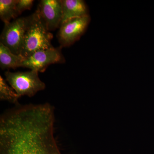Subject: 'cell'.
I'll return each mask as SVG.
<instances>
[{"label":"cell","instance_id":"8fae6325","mask_svg":"<svg viewBox=\"0 0 154 154\" xmlns=\"http://www.w3.org/2000/svg\"><path fill=\"white\" fill-rule=\"evenodd\" d=\"M21 98L14 91V89L9 86L2 76L0 75V99L1 101H5L14 105L19 104V99Z\"/></svg>","mask_w":154,"mask_h":154},{"label":"cell","instance_id":"30bf717a","mask_svg":"<svg viewBox=\"0 0 154 154\" xmlns=\"http://www.w3.org/2000/svg\"><path fill=\"white\" fill-rule=\"evenodd\" d=\"M17 0L0 1V18L5 23L11 22V19H16L18 14L16 9Z\"/></svg>","mask_w":154,"mask_h":154},{"label":"cell","instance_id":"6da1fadb","mask_svg":"<svg viewBox=\"0 0 154 154\" xmlns=\"http://www.w3.org/2000/svg\"><path fill=\"white\" fill-rule=\"evenodd\" d=\"M48 103L15 105L0 117V154H63Z\"/></svg>","mask_w":154,"mask_h":154},{"label":"cell","instance_id":"3957f363","mask_svg":"<svg viewBox=\"0 0 154 154\" xmlns=\"http://www.w3.org/2000/svg\"><path fill=\"white\" fill-rule=\"evenodd\" d=\"M38 72L34 70L15 72L7 71L5 75L6 81L20 97H32L46 87L45 83L39 79Z\"/></svg>","mask_w":154,"mask_h":154},{"label":"cell","instance_id":"7a4b0ae2","mask_svg":"<svg viewBox=\"0 0 154 154\" xmlns=\"http://www.w3.org/2000/svg\"><path fill=\"white\" fill-rule=\"evenodd\" d=\"M21 55L27 58L40 50L52 48L53 35L48 30L38 10L29 16Z\"/></svg>","mask_w":154,"mask_h":154},{"label":"cell","instance_id":"9c48e42d","mask_svg":"<svg viewBox=\"0 0 154 154\" xmlns=\"http://www.w3.org/2000/svg\"><path fill=\"white\" fill-rule=\"evenodd\" d=\"M25 58L21 55L13 53L8 48L0 43V66L2 69L20 67Z\"/></svg>","mask_w":154,"mask_h":154},{"label":"cell","instance_id":"5b68a950","mask_svg":"<svg viewBox=\"0 0 154 154\" xmlns=\"http://www.w3.org/2000/svg\"><path fill=\"white\" fill-rule=\"evenodd\" d=\"M90 15L68 19L62 23L58 34L63 46H69L79 40L85 33L91 21Z\"/></svg>","mask_w":154,"mask_h":154},{"label":"cell","instance_id":"8992f818","mask_svg":"<svg viewBox=\"0 0 154 154\" xmlns=\"http://www.w3.org/2000/svg\"><path fill=\"white\" fill-rule=\"evenodd\" d=\"M64 60L61 48L53 47L34 53L25 58L21 67L43 72L50 65L63 62Z\"/></svg>","mask_w":154,"mask_h":154},{"label":"cell","instance_id":"277c9868","mask_svg":"<svg viewBox=\"0 0 154 154\" xmlns=\"http://www.w3.org/2000/svg\"><path fill=\"white\" fill-rule=\"evenodd\" d=\"M29 19V17H21L5 23L0 43L8 48L14 54L21 55Z\"/></svg>","mask_w":154,"mask_h":154},{"label":"cell","instance_id":"52a82bcc","mask_svg":"<svg viewBox=\"0 0 154 154\" xmlns=\"http://www.w3.org/2000/svg\"><path fill=\"white\" fill-rule=\"evenodd\" d=\"M37 9L49 31L60 27L63 19L61 0H42Z\"/></svg>","mask_w":154,"mask_h":154},{"label":"cell","instance_id":"ba28073f","mask_svg":"<svg viewBox=\"0 0 154 154\" xmlns=\"http://www.w3.org/2000/svg\"><path fill=\"white\" fill-rule=\"evenodd\" d=\"M61 2L63 11L61 24L68 19L89 15L88 7L83 0H61Z\"/></svg>","mask_w":154,"mask_h":154},{"label":"cell","instance_id":"7c38bea8","mask_svg":"<svg viewBox=\"0 0 154 154\" xmlns=\"http://www.w3.org/2000/svg\"><path fill=\"white\" fill-rule=\"evenodd\" d=\"M34 1L32 0H17L16 9L18 15L26 10H30Z\"/></svg>","mask_w":154,"mask_h":154}]
</instances>
